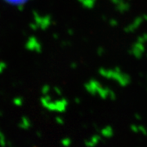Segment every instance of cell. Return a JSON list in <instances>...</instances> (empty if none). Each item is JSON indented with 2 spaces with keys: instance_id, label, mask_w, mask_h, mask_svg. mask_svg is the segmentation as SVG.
I'll return each mask as SVG.
<instances>
[{
  "instance_id": "1",
  "label": "cell",
  "mask_w": 147,
  "mask_h": 147,
  "mask_svg": "<svg viewBox=\"0 0 147 147\" xmlns=\"http://www.w3.org/2000/svg\"><path fill=\"white\" fill-rule=\"evenodd\" d=\"M100 74L107 79H115L117 83L122 87H125L127 84H130L131 78L128 74L121 72H117L115 69H100Z\"/></svg>"
},
{
  "instance_id": "2",
  "label": "cell",
  "mask_w": 147,
  "mask_h": 147,
  "mask_svg": "<svg viewBox=\"0 0 147 147\" xmlns=\"http://www.w3.org/2000/svg\"><path fill=\"white\" fill-rule=\"evenodd\" d=\"M145 52V46H144V43L142 42H135L132 47H131V50L129 53L132 54L135 57L137 58H141L142 57V54Z\"/></svg>"
},
{
  "instance_id": "3",
  "label": "cell",
  "mask_w": 147,
  "mask_h": 147,
  "mask_svg": "<svg viewBox=\"0 0 147 147\" xmlns=\"http://www.w3.org/2000/svg\"><path fill=\"white\" fill-rule=\"evenodd\" d=\"M143 21H144V19H143L142 16H137L131 24H130L129 26H127L124 29V30H125V32H127V33H131V32L135 31L137 28L142 25Z\"/></svg>"
},
{
  "instance_id": "4",
  "label": "cell",
  "mask_w": 147,
  "mask_h": 147,
  "mask_svg": "<svg viewBox=\"0 0 147 147\" xmlns=\"http://www.w3.org/2000/svg\"><path fill=\"white\" fill-rule=\"evenodd\" d=\"M115 8L118 11H119L121 13H123V12L127 11L129 10V8H130V4H129V3H128L127 1L125 0V1H123L120 3L115 5Z\"/></svg>"
},
{
  "instance_id": "5",
  "label": "cell",
  "mask_w": 147,
  "mask_h": 147,
  "mask_svg": "<svg viewBox=\"0 0 147 147\" xmlns=\"http://www.w3.org/2000/svg\"><path fill=\"white\" fill-rule=\"evenodd\" d=\"M101 134L105 137H111L114 135V131L111 127H106L104 129H102Z\"/></svg>"
},
{
  "instance_id": "6",
  "label": "cell",
  "mask_w": 147,
  "mask_h": 147,
  "mask_svg": "<svg viewBox=\"0 0 147 147\" xmlns=\"http://www.w3.org/2000/svg\"><path fill=\"white\" fill-rule=\"evenodd\" d=\"M137 42L145 43L147 42V34H144L142 36H139L137 38Z\"/></svg>"
},
{
  "instance_id": "7",
  "label": "cell",
  "mask_w": 147,
  "mask_h": 147,
  "mask_svg": "<svg viewBox=\"0 0 147 147\" xmlns=\"http://www.w3.org/2000/svg\"><path fill=\"white\" fill-rule=\"evenodd\" d=\"M138 131H139V132L142 133L143 135H145V136H146L147 135V129L145 127L138 126Z\"/></svg>"
},
{
  "instance_id": "8",
  "label": "cell",
  "mask_w": 147,
  "mask_h": 147,
  "mask_svg": "<svg viewBox=\"0 0 147 147\" xmlns=\"http://www.w3.org/2000/svg\"><path fill=\"white\" fill-rule=\"evenodd\" d=\"M131 130L132 131H134L135 133H138L139 132V131H138V126H137V125H131Z\"/></svg>"
},
{
  "instance_id": "9",
  "label": "cell",
  "mask_w": 147,
  "mask_h": 147,
  "mask_svg": "<svg viewBox=\"0 0 147 147\" xmlns=\"http://www.w3.org/2000/svg\"><path fill=\"white\" fill-rule=\"evenodd\" d=\"M110 25L111 26H116L118 25V21L115 19H111L110 21Z\"/></svg>"
},
{
  "instance_id": "10",
  "label": "cell",
  "mask_w": 147,
  "mask_h": 147,
  "mask_svg": "<svg viewBox=\"0 0 147 147\" xmlns=\"http://www.w3.org/2000/svg\"><path fill=\"white\" fill-rule=\"evenodd\" d=\"M115 71H117V72H121V71H122V70H121V69L119 68V67H115Z\"/></svg>"
},
{
  "instance_id": "11",
  "label": "cell",
  "mask_w": 147,
  "mask_h": 147,
  "mask_svg": "<svg viewBox=\"0 0 147 147\" xmlns=\"http://www.w3.org/2000/svg\"><path fill=\"white\" fill-rule=\"evenodd\" d=\"M135 117L137 118V119H142V117H141V116L139 115L138 114H136V115H135Z\"/></svg>"
},
{
  "instance_id": "12",
  "label": "cell",
  "mask_w": 147,
  "mask_h": 147,
  "mask_svg": "<svg viewBox=\"0 0 147 147\" xmlns=\"http://www.w3.org/2000/svg\"><path fill=\"white\" fill-rule=\"evenodd\" d=\"M142 17H143V19H144V20H146V21H147V14H146V15H144V16H142Z\"/></svg>"
},
{
  "instance_id": "13",
  "label": "cell",
  "mask_w": 147,
  "mask_h": 147,
  "mask_svg": "<svg viewBox=\"0 0 147 147\" xmlns=\"http://www.w3.org/2000/svg\"><path fill=\"white\" fill-rule=\"evenodd\" d=\"M146 57H147V55H146Z\"/></svg>"
}]
</instances>
